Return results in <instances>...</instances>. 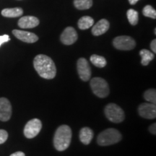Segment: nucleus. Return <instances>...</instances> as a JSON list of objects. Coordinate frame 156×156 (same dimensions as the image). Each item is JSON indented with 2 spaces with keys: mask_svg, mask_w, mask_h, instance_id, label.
I'll return each instance as SVG.
<instances>
[{
  "mask_svg": "<svg viewBox=\"0 0 156 156\" xmlns=\"http://www.w3.org/2000/svg\"><path fill=\"white\" fill-rule=\"evenodd\" d=\"M34 66L38 75L44 79L51 80L55 77L56 65L49 56L44 54L37 55L34 60Z\"/></svg>",
  "mask_w": 156,
  "mask_h": 156,
  "instance_id": "1",
  "label": "nucleus"
},
{
  "mask_svg": "<svg viewBox=\"0 0 156 156\" xmlns=\"http://www.w3.org/2000/svg\"><path fill=\"white\" fill-rule=\"evenodd\" d=\"M72 130L69 126H58L54 136V146L58 151L67 150L71 143Z\"/></svg>",
  "mask_w": 156,
  "mask_h": 156,
  "instance_id": "2",
  "label": "nucleus"
},
{
  "mask_svg": "<svg viewBox=\"0 0 156 156\" xmlns=\"http://www.w3.org/2000/svg\"><path fill=\"white\" fill-rule=\"evenodd\" d=\"M122 138V134L118 130L114 128H109L98 134L97 142L101 146H108L120 142Z\"/></svg>",
  "mask_w": 156,
  "mask_h": 156,
  "instance_id": "3",
  "label": "nucleus"
},
{
  "mask_svg": "<svg viewBox=\"0 0 156 156\" xmlns=\"http://www.w3.org/2000/svg\"><path fill=\"white\" fill-rule=\"evenodd\" d=\"M104 113L107 119L113 123H121L124 120L125 115L123 109L115 103H109L105 107Z\"/></svg>",
  "mask_w": 156,
  "mask_h": 156,
  "instance_id": "4",
  "label": "nucleus"
},
{
  "mask_svg": "<svg viewBox=\"0 0 156 156\" xmlns=\"http://www.w3.org/2000/svg\"><path fill=\"white\" fill-rule=\"evenodd\" d=\"M90 84L93 93L98 97L103 98L108 95V84L104 79L101 77H94L91 80Z\"/></svg>",
  "mask_w": 156,
  "mask_h": 156,
  "instance_id": "5",
  "label": "nucleus"
},
{
  "mask_svg": "<svg viewBox=\"0 0 156 156\" xmlns=\"http://www.w3.org/2000/svg\"><path fill=\"white\" fill-rule=\"evenodd\" d=\"M113 45L116 49L129 51L132 50L136 46V42L134 38L127 36H117L113 41Z\"/></svg>",
  "mask_w": 156,
  "mask_h": 156,
  "instance_id": "6",
  "label": "nucleus"
},
{
  "mask_svg": "<svg viewBox=\"0 0 156 156\" xmlns=\"http://www.w3.org/2000/svg\"><path fill=\"white\" fill-rule=\"evenodd\" d=\"M42 129V123L38 119H33L27 123L24 128V135L28 139H32L39 134Z\"/></svg>",
  "mask_w": 156,
  "mask_h": 156,
  "instance_id": "7",
  "label": "nucleus"
},
{
  "mask_svg": "<svg viewBox=\"0 0 156 156\" xmlns=\"http://www.w3.org/2000/svg\"><path fill=\"white\" fill-rule=\"evenodd\" d=\"M77 73L82 80L84 82L88 81L91 76V69L88 62L85 58L78 59L77 64Z\"/></svg>",
  "mask_w": 156,
  "mask_h": 156,
  "instance_id": "8",
  "label": "nucleus"
},
{
  "mask_svg": "<svg viewBox=\"0 0 156 156\" xmlns=\"http://www.w3.org/2000/svg\"><path fill=\"white\" fill-rule=\"evenodd\" d=\"M138 113L142 118L147 119H153L156 117L155 104L151 103H144L140 105L138 108Z\"/></svg>",
  "mask_w": 156,
  "mask_h": 156,
  "instance_id": "9",
  "label": "nucleus"
},
{
  "mask_svg": "<svg viewBox=\"0 0 156 156\" xmlns=\"http://www.w3.org/2000/svg\"><path fill=\"white\" fill-rule=\"evenodd\" d=\"M12 116V106L8 99L0 98V121L7 122Z\"/></svg>",
  "mask_w": 156,
  "mask_h": 156,
  "instance_id": "10",
  "label": "nucleus"
},
{
  "mask_svg": "<svg viewBox=\"0 0 156 156\" xmlns=\"http://www.w3.org/2000/svg\"><path fill=\"white\" fill-rule=\"evenodd\" d=\"M78 36L77 31L73 27H67L64 29L60 37V40L64 45H72L77 41Z\"/></svg>",
  "mask_w": 156,
  "mask_h": 156,
  "instance_id": "11",
  "label": "nucleus"
},
{
  "mask_svg": "<svg viewBox=\"0 0 156 156\" xmlns=\"http://www.w3.org/2000/svg\"><path fill=\"white\" fill-rule=\"evenodd\" d=\"M12 34L19 40L25 43H29V44H33L38 40V37L36 34L34 33L28 32V31L13 30Z\"/></svg>",
  "mask_w": 156,
  "mask_h": 156,
  "instance_id": "12",
  "label": "nucleus"
},
{
  "mask_svg": "<svg viewBox=\"0 0 156 156\" xmlns=\"http://www.w3.org/2000/svg\"><path fill=\"white\" fill-rule=\"evenodd\" d=\"M39 25V20L34 16H25L18 21V26L20 28H34Z\"/></svg>",
  "mask_w": 156,
  "mask_h": 156,
  "instance_id": "13",
  "label": "nucleus"
},
{
  "mask_svg": "<svg viewBox=\"0 0 156 156\" xmlns=\"http://www.w3.org/2000/svg\"><path fill=\"white\" fill-rule=\"evenodd\" d=\"M109 23L106 19H101L96 24L94 25L92 29V34L93 36H98L104 34L107 32L109 28Z\"/></svg>",
  "mask_w": 156,
  "mask_h": 156,
  "instance_id": "14",
  "label": "nucleus"
},
{
  "mask_svg": "<svg viewBox=\"0 0 156 156\" xmlns=\"http://www.w3.org/2000/svg\"><path fill=\"white\" fill-rule=\"evenodd\" d=\"M94 133L91 129L88 127L82 128L80 131V140L84 145H89L92 141Z\"/></svg>",
  "mask_w": 156,
  "mask_h": 156,
  "instance_id": "15",
  "label": "nucleus"
},
{
  "mask_svg": "<svg viewBox=\"0 0 156 156\" xmlns=\"http://www.w3.org/2000/svg\"><path fill=\"white\" fill-rule=\"evenodd\" d=\"M1 14L5 17H17L22 16L23 14V10L20 7H15V8H6L2 10Z\"/></svg>",
  "mask_w": 156,
  "mask_h": 156,
  "instance_id": "16",
  "label": "nucleus"
},
{
  "mask_svg": "<svg viewBox=\"0 0 156 156\" xmlns=\"http://www.w3.org/2000/svg\"><path fill=\"white\" fill-rule=\"evenodd\" d=\"M94 25V20L90 16H83L78 21V28L80 30H87Z\"/></svg>",
  "mask_w": 156,
  "mask_h": 156,
  "instance_id": "17",
  "label": "nucleus"
},
{
  "mask_svg": "<svg viewBox=\"0 0 156 156\" xmlns=\"http://www.w3.org/2000/svg\"><path fill=\"white\" fill-rule=\"evenodd\" d=\"M140 55L141 56V64L143 66H147L152 60L154 58V54L153 52L147 49H142L140 51Z\"/></svg>",
  "mask_w": 156,
  "mask_h": 156,
  "instance_id": "18",
  "label": "nucleus"
},
{
  "mask_svg": "<svg viewBox=\"0 0 156 156\" xmlns=\"http://www.w3.org/2000/svg\"><path fill=\"white\" fill-rule=\"evenodd\" d=\"M90 62H92L93 65L99 68L104 67L107 64L106 58L103 56L96 55V54H93L90 56Z\"/></svg>",
  "mask_w": 156,
  "mask_h": 156,
  "instance_id": "19",
  "label": "nucleus"
},
{
  "mask_svg": "<svg viewBox=\"0 0 156 156\" xmlns=\"http://www.w3.org/2000/svg\"><path fill=\"white\" fill-rule=\"evenodd\" d=\"M74 5L78 9H88L92 7L93 0H74Z\"/></svg>",
  "mask_w": 156,
  "mask_h": 156,
  "instance_id": "20",
  "label": "nucleus"
},
{
  "mask_svg": "<svg viewBox=\"0 0 156 156\" xmlns=\"http://www.w3.org/2000/svg\"><path fill=\"white\" fill-rule=\"evenodd\" d=\"M126 15H127L128 20L130 24L132 25H136L137 24L138 20H139L137 12L133 9H129L126 12Z\"/></svg>",
  "mask_w": 156,
  "mask_h": 156,
  "instance_id": "21",
  "label": "nucleus"
},
{
  "mask_svg": "<svg viewBox=\"0 0 156 156\" xmlns=\"http://www.w3.org/2000/svg\"><path fill=\"white\" fill-rule=\"evenodd\" d=\"M144 98L145 99L147 102L153 103L155 104L156 103V90L155 89L151 88L149 90H147L145 93H144Z\"/></svg>",
  "mask_w": 156,
  "mask_h": 156,
  "instance_id": "22",
  "label": "nucleus"
},
{
  "mask_svg": "<svg viewBox=\"0 0 156 156\" xmlns=\"http://www.w3.org/2000/svg\"><path fill=\"white\" fill-rule=\"evenodd\" d=\"M142 14L144 16L151 17V18L155 19L156 18V11L151 5L145 6L142 10Z\"/></svg>",
  "mask_w": 156,
  "mask_h": 156,
  "instance_id": "23",
  "label": "nucleus"
},
{
  "mask_svg": "<svg viewBox=\"0 0 156 156\" xmlns=\"http://www.w3.org/2000/svg\"><path fill=\"white\" fill-rule=\"evenodd\" d=\"M8 138V133L5 129H0V145L5 143Z\"/></svg>",
  "mask_w": 156,
  "mask_h": 156,
  "instance_id": "24",
  "label": "nucleus"
},
{
  "mask_svg": "<svg viewBox=\"0 0 156 156\" xmlns=\"http://www.w3.org/2000/svg\"><path fill=\"white\" fill-rule=\"evenodd\" d=\"M10 40V38L8 35H3V36H0V46H2L5 43L8 42Z\"/></svg>",
  "mask_w": 156,
  "mask_h": 156,
  "instance_id": "25",
  "label": "nucleus"
},
{
  "mask_svg": "<svg viewBox=\"0 0 156 156\" xmlns=\"http://www.w3.org/2000/svg\"><path fill=\"white\" fill-rule=\"evenodd\" d=\"M149 131L151 134H154V135L156 134V124L155 123L151 124V125L149 126Z\"/></svg>",
  "mask_w": 156,
  "mask_h": 156,
  "instance_id": "26",
  "label": "nucleus"
},
{
  "mask_svg": "<svg viewBox=\"0 0 156 156\" xmlns=\"http://www.w3.org/2000/svg\"><path fill=\"white\" fill-rule=\"evenodd\" d=\"M151 50L153 51V53H155L156 52V40L155 39H154V40H153L151 41Z\"/></svg>",
  "mask_w": 156,
  "mask_h": 156,
  "instance_id": "27",
  "label": "nucleus"
},
{
  "mask_svg": "<svg viewBox=\"0 0 156 156\" xmlns=\"http://www.w3.org/2000/svg\"><path fill=\"white\" fill-rule=\"evenodd\" d=\"M10 156H25V155L24 153H23V152L18 151V152H16V153H12V155H10Z\"/></svg>",
  "mask_w": 156,
  "mask_h": 156,
  "instance_id": "28",
  "label": "nucleus"
},
{
  "mask_svg": "<svg viewBox=\"0 0 156 156\" xmlns=\"http://www.w3.org/2000/svg\"><path fill=\"white\" fill-rule=\"evenodd\" d=\"M138 1H140V0H129V2L130 5H135V4Z\"/></svg>",
  "mask_w": 156,
  "mask_h": 156,
  "instance_id": "29",
  "label": "nucleus"
}]
</instances>
